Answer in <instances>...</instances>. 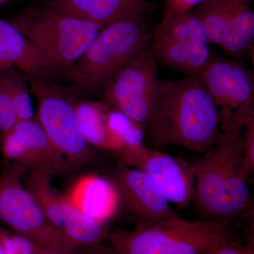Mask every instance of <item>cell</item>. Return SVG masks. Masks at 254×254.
<instances>
[{
    "label": "cell",
    "mask_w": 254,
    "mask_h": 254,
    "mask_svg": "<svg viewBox=\"0 0 254 254\" xmlns=\"http://www.w3.org/2000/svg\"><path fill=\"white\" fill-rule=\"evenodd\" d=\"M254 110H221L218 139L192 163L195 172L192 201L202 219L230 227L248 210L250 190L240 169L245 120Z\"/></svg>",
    "instance_id": "6da1fadb"
},
{
    "label": "cell",
    "mask_w": 254,
    "mask_h": 254,
    "mask_svg": "<svg viewBox=\"0 0 254 254\" xmlns=\"http://www.w3.org/2000/svg\"><path fill=\"white\" fill-rule=\"evenodd\" d=\"M220 132V112L199 73L159 82L145 130L150 144L173 145L203 154L216 142Z\"/></svg>",
    "instance_id": "7a4b0ae2"
},
{
    "label": "cell",
    "mask_w": 254,
    "mask_h": 254,
    "mask_svg": "<svg viewBox=\"0 0 254 254\" xmlns=\"http://www.w3.org/2000/svg\"><path fill=\"white\" fill-rule=\"evenodd\" d=\"M108 240L120 254H203L231 242L230 227L178 215L155 221H136L132 230L110 232Z\"/></svg>",
    "instance_id": "3957f363"
},
{
    "label": "cell",
    "mask_w": 254,
    "mask_h": 254,
    "mask_svg": "<svg viewBox=\"0 0 254 254\" xmlns=\"http://www.w3.org/2000/svg\"><path fill=\"white\" fill-rule=\"evenodd\" d=\"M12 23L36 48L51 73L70 71L103 28L53 7L28 10Z\"/></svg>",
    "instance_id": "277c9868"
},
{
    "label": "cell",
    "mask_w": 254,
    "mask_h": 254,
    "mask_svg": "<svg viewBox=\"0 0 254 254\" xmlns=\"http://www.w3.org/2000/svg\"><path fill=\"white\" fill-rule=\"evenodd\" d=\"M152 32L144 18L105 26L69 71L81 89L95 93L151 44Z\"/></svg>",
    "instance_id": "5b68a950"
},
{
    "label": "cell",
    "mask_w": 254,
    "mask_h": 254,
    "mask_svg": "<svg viewBox=\"0 0 254 254\" xmlns=\"http://www.w3.org/2000/svg\"><path fill=\"white\" fill-rule=\"evenodd\" d=\"M38 100L37 122L68 171L97 165L100 158L80 128L73 102L67 93L43 78L31 77Z\"/></svg>",
    "instance_id": "8992f818"
},
{
    "label": "cell",
    "mask_w": 254,
    "mask_h": 254,
    "mask_svg": "<svg viewBox=\"0 0 254 254\" xmlns=\"http://www.w3.org/2000/svg\"><path fill=\"white\" fill-rule=\"evenodd\" d=\"M27 170L22 165L8 162L3 168L0 175V220L41 250L81 254L50 223L38 202L23 186L21 178Z\"/></svg>",
    "instance_id": "52a82bcc"
},
{
    "label": "cell",
    "mask_w": 254,
    "mask_h": 254,
    "mask_svg": "<svg viewBox=\"0 0 254 254\" xmlns=\"http://www.w3.org/2000/svg\"><path fill=\"white\" fill-rule=\"evenodd\" d=\"M151 44L124 66L103 89V102L145 130L160 80Z\"/></svg>",
    "instance_id": "ba28073f"
},
{
    "label": "cell",
    "mask_w": 254,
    "mask_h": 254,
    "mask_svg": "<svg viewBox=\"0 0 254 254\" xmlns=\"http://www.w3.org/2000/svg\"><path fill=\"white\" fill-rule=\"evenodd\" d=\"M53 175L31 171L26 187L38 202L50 223L81 252L108 239L107 224L100 223L82 213L51 185Z\"/></svg>",
    "instance_id": "9c48e42d"
},
{
    "label": "cell",
    "mask_w": 254,
    "mask_h": 254,
    "mask_svg": "<svg viewBox=\"0 0 254 254\" xmlns=\"http://www.w3.org/2000/svg\"><path fill=\"white\" fill-rule=\"evenodd\" d=\"M252 0H204L190 12L200 20L210 43L235 60L253 51L254 13Z\"/></svg>",
    "instance_id": "30bf717a"
},
{
    "label": "cell",
    "mask_w": 254,
    "mask_h": 254,
    "mask_svg": "<svg viewBox=\"0 0 254 254\" xmlns=\"http://www.w3.org/2000/svg\"><path fill=\"white\" fill-rule=\"evenodd\" d=\"M120 155L123 165L146 174L169 203L184 209L193 200L195 172L192 163L144 144L124 150Z\"/></svg>",
    "instance_id": "8fae6325"
},
{
    "label": "cell",
    "mask_w": 254,
    "mask_h": 254,
    "mask_svg": "<svg viewBox=\"0 0 254 254\" xmlns=\"http://www.w3.org/2000/svg\"><path fill=\"white\" fill-rule=\"evenodd\" d=\"M199 74L218 108L232 112L254 108V73L241 60L211 57Z\"/></svg>",
    "instance_id": "7c38bea8"
},
{
    "label": "cell",
    "mask_w": 254,
    "mask_h": 254,
    "mask_svg": "<svg viewBox=\"0 0 254 254\" xmlns=\"http://www.w3.org/2000/svg\"><path fill=\"white\" fill-rule=\"evenodd\" d=\"M124 205L136 221H155L177 215L154 182L139 169L122 164L111 178Z\"/></svg>",
    "instance_id": "4fadbf2b"
},
{
    "label": "cell",
    "mask_w": 254,
    "mask_h": 254,
    "mask_svg": "<svg viewBox=\"0 0 254 254\" xmlns=\"http://www.w3.org/2000/svg\"><path fill=\"white\" fill-rule=\"evenodd\" d=\"M52 7L104 28L119 21L144 18L155 4L147 0H58Z\"/></svg>",
    "instance_id": "5bb4252c"
},
{
    "label": "cell",
    "mask_w": 254,
    "mask_h": 254,
    "mask_svg": "<svg viewBox=\"0 0 254 254\" xmlns=\"http://www.w3.org/2000/svg\"><path fill=\"white\" fill-rule=\"evenodd\" d=\"M66 198L88 218L107 225L122 206L120 193L111 179L95 174L81 177Z\"/></svg>",
    "instance_id": "9a60e30c"
},
{
    "label": "cell",
    "mask_w": 254,
    "mask_h": 254,
    "mask_svg": "<svg viewBox=\"0 0 254 254\" xmlns=\"http://www.w3.org/2000/svg\"><path fill=\"white\" fill-rule=\"evenodd\" d=\"M8 67L43 79L51 73L22 32L13 23L0 19V69Z\"/></svg>",
    "instance_id": "2e32d148"
},
{
    "label": "cell",
    "mask_w": 254,
    "mask_h": 254,
    "mask_svg": "<svg viewBox=\"0 0 254 254\" xmlns=\"http://www.w3.org/2000/svg\"><path fill=\"white\" fill-rule=\"evenodd\" d=\"M151 47L157 64L186 76L199 73L212 57L209 45L153 34Z\"/></svg>",
    "instance_id": "e0dca14e"
},
{
    "label": "cell",
    "mask_w": 254,
    "mask_h": 254,
    "mask_svg": "<svg viewBox=\"0 0 254 254\" xmlns=\"http://www.w3.org/2000/svg\"><path fill=\"white\" fill-rule=\"evenodd\" d=\"M14 129L27 145L34 163L33 171L45 172L53 176L68 171L37 120L18 121Z\"/></svg>",
    "instance_id": "ac0fdd59"
},
{
    "label": "cell",
    "mask_w": 254,
    "mask_h": 254,
    "mask_svg": "<svg viewBox=\"0 0 254 254\" xmlns=\"http://www.w3.org/2000/svg\"><path fill=\"white\" fill-rule=\"evenodd\" d=\"M78 125L83 136L92 146L115 152L109 126L110 107L104 102L82 100L75 103Z\"/></svg>",
    "instance_id": "d6986e66"
},
{
    "label": "cell",
    "mask_w": 254,
    "mask_h": 254,
    "mask_svg": "<svg viewBox=\"0 0 254 254\" xmlns=\"http://www.w3.org/2000/svg\"><path fill=\"white\" fill-rule=\"evenodd\" d=\"M152 34L190 43H210L204 26L190 11L183 14L165 11L163 20L156 25Z\"/></svg>",
    "instance_id": "ffe728a7"
},
{
    "label": "cell",
    "mask_w": 254,
    "mask_h": 254,
    "mask_svg": "<svg viewBox=\"0 0 254 254\" xmlns=\"http://www.w3.org/2000/svg\"><path fill=\"white\" fill-rule=\"evenodd\" d=\"M22 73L14 67L0 69V76L12 101L18 121L34 120L35 117L29 88Z\"/></svg>",
    "instance_id": "44dd1931"
},
{
    "label": "cell",
    "mask_w": 254,
    "mask_h": 254,
    "mask_svg": "<svg viewBox=\"0 0 254 254\" xmlns=\"http://www.w3.org/2000/svg\"><path fill=\"white\" fill-rule=\"evenodd\" d=\"M254 172V110L245 120L243 136V156L241 165V176L247 180Z\"/></svg>",
    "instance_id": "7402d4cb"
},
{
    "label": "cell",
    "mask_w": 254,
    "mask_h": 254,
    "mask_svg": "<svg viewBox=\"0 0 254 254\" xmlns=\"http://www.w3.org/2000/svg\"><path fill=\"white\" fill-rule=\"evenodd\" d=\"M0 242L5 254H38L41 250L26 237L3 229H0Z\"/></svg>",
    "instance_id": "603a6c76"
},
{
    "label": "cell",
    "mask_w": 254,
    "mask_h": 254,
    "mask_svg": "<svg viewBox=\"0 0 254 254\" xmlns=\"http://www.w3.org/2000/svg\"><path fill=\"white\" fill-rule=\"evenodd\" d=\"M18 122L12 101L0 76V134L12 130Z\"/></svg>",
    "instance_id": "cb8c5ba5"
},
{
    "label": "cell",
    "mask_w": 254,
    "mask_h": 254,
    "mask_svg": "<svg viewBox=\"0 0 254 254\" xmlns=\"http://www.w3.org/2000/svg\"><path fill=\"white\" fill-rule=\"evenodd\" d=\"M204 0H166V12L183 14L190 11Z\"/></svg>",
    "instance_id": "d4e9b609"
},
{
    "label": "cell",
    "mask_w": 254,
    "mask_h": 254,
    "mask_svg": "<svg viewBox=\"0 0 254 254\" xmlns=\"http://www.w3.org/2000/svg\"><path fill=\"white\" fill-rule=\"evenodd\" d=\"M203 254H254V251L251 246L237 245L231 241Z\"/></svg>",
    "instance_id": "484cf974"
},
{
    "label": "cell",
    "mask_w": 254,
    "mask_h": 254,
    "mask_svg": "<svg viewBox=\"0 0 254 254\" xmlns=\"http://www.w3.org/2000/svg\"><path fill=\"white\" fill-rule=\"evenodd\" d=\"M103 242L99 245L88 249L80 254H103Z\"/></svg>",
    "instance_id": "4316f807"
},
{
    "label": "cell",
    "mask_w": 254,
    "mask_h": 254,
    "mask_svg": "<svg viewBox=\"0 0 254 254\" xmlns=\"http://www.w3.org/2000/svg\"><path fill=\"white\" fill-rule=\"evenodd\" d=\"M63 254L60 253V252H55V251L41 250V251H40L39 254Z\"/></svg>",
    "instance_id": "83f0119b"
},
{
    "label": "cell",
    "mask_w": 254,
    "mask_h": 254,
    "mask_svg": "<svg viewBox=\"0 0 254 254\" xmlns=\"http://www.w3.org/2000/svg\"><path fill=\"white\" fill-rule=\"evenodd\" d=\"M0 254H5L4 250V249H3L1 242H0Z\"/></svg>",
    "instance_id": "f1b7e54d"
},
{
    "label": "cell",
    "mask_w": 254,
    "mask_h": 254,
    "mask_svg": "<svg viewBox=\"0 0 254 254\" xmlns=\"http://www.w3.org/2000/svg\"><path fill=\"white\" fill-rule=\"evenodd\" d=\"M3 1V0H0V1Z\"/></svg>",
    "instance_id": "f546056e"
},
{
    "label": "cell",
    "mask_w": 254,
    "mask_h": 254,
    "mask_svg": "<svg viewBox=\"0 0 254 254\" xmlns=\"http://www.w3.org/2000/svg\"><path fill=\"white\" fill-rule=\"evenodd\" d=\"M252 1H253V0H252Z\"/></svg>",
    "instance_id": "4dcf8cb0"
}]
</instances>
